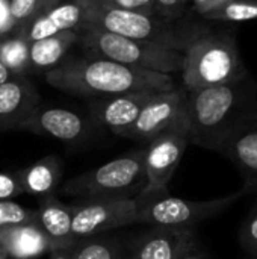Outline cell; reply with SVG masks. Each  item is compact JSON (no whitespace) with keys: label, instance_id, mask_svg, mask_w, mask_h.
Returning a JSON list of instances; mask_svg holds the SVG:
<instances>
[{"label":"cell","instance_id":"cell-1","mask_svg":"<svg viewBox=\"0 0 257 259\" xmlns=\"http://www.w3.org/2000/svg\"><path fill=\"white\" fill-rule=\"evenodd\" d=\"M188 141L220 152L247 123L257 118V85L251 76L218 87L186 91Z\"/></svg>","mask_w":257,"mask_h":259},{"label":"cell","instance_id":"cell-2","mask_svg":"<svg viewBox=\"0 0 257 259\" xmlns=\"http://www.w3.org/2000/svg\"><path fill=\"white\" fill-rule=\"evenodd\" d=\"M44 76L52 87L83 97H111L135 91L176 88L171 74L123 65L92 53L65 59Z\"/></svg>","mask_w":257,"mask_h":259},{"label":"cell","instance_id":"cell-3","mask_svg":"<svg viewBox=\"0 0 257 259\" xmlns=\"http://www.w3.org/2000/svg\"><path fill=\"white\" fill-rule=\"evenodd\" d=\"M183 90L218 87L250 76L233 32L203 30L183 52Z\"/></svg>","mask_w":257,"mask_h":259},{"label":"cell","instance_id":"cell-4","mask_svg":"<svg viewBox=\"0 0 257 259\" xmlns=\"http://www.w3.org/2000/svg\"><path fill=\"white\" fill-rule=\"evenodd\" d=\"M83 24L121 36L165 46L179 52H185L188 44L204 30L203 27L180 30L173 21L159 15L123 11L106 6L100 2H88Z\"/></svg>","mask_w":257,"mask_h":259},{"label":"cell","instance_id":"cell-5","mask_svg":"<svg viewBox=\"0 0 257 259\" xmlns=\"http://www.w3.org/2000/svg\"><path fill=\"white\" fill-rule=\"evenodd\" d=\"M77 32L79 44L86 53L98 55L123 65L164 74L182 71L183 52L148 41L121 36L86 24H83Z\"/></svg>","mask_w":257,"mask_h":259},{"label":"cell","instance_id":"cell-6","mask_svg":"<svg viewBox=\"0 0 257 259\" xmlns=\"http://www.w3.org/2000/svg\"><path fill=\"white\" fill-rule=\"evenodd\" d=\"M142 159V149L129 152L98 168L70 179L64 185V193L85 200L136 197L147 184Z\"/></svg>","mask_w":257,"mask_h":259},{"label":"cell","instance_id":"cell-7","mask_svg":"<svg viewBox=\"0 0 257 259\" xmlns=\"http://www.w3.org/2000/svg\"><path fill=\"white\" fill-rule=\"evenodd\" d=\"M245 193L247 188L211 200L173 197L168 191L139 193L136 196L138 223L150 225L153 228H194L197 223L224 212Z\"/></svg>","mask_w":257,"mask_h":259},{"label":"cell","instance_id":"cell-8","mask_svg":"<svg viewBox=\"0 0 257 259\" xmlns=\"http://www.w3.org/2000/svg\"><path fill=\"white\" fill-rule=\"evenodd\" d=\"M171 129L188 131L186 91L183 88L155 93L144 105L136 120L121 131L118 137L148 143L159 134Z\"/></svg>","mask_w":257,"mask_h":259},{"label":"cell","instance_id":"cell-9","mask_svg":"<svg viewBox=\"0 0 257 259\" xmlns=\"http://www.w3.org/2000/svg\"><path fill=\"white\" fill-rule=\"evenodd\" d=\"M71 212L74 240L138 225L136 197L82 200L71 206Z\"/></svg>","mask_w":257,"mask_h":259},{"label":"cell","instance_id":"cell-10","mask_svg":"<svg viewBox=\"0 0 257 259\" xmlns=\"http://www.w3.org/2000/svg\"><path fill=\"white\" fill-rule=\"evenodd\" d=\"M145 144L142 164L147 184L141 193H165L189 144L188 131L171 129Z\"/></svg>","mask_w":257,"mask_h":259},{"label":"cell","instance_id":"cell-11","mask_svg":"<svg viewBox=\"0 0 257 259\" xmlns=\"http://www.w3.org/2000/svg\"><path fill=\"white\" fill-rule=\"evenodd\" d=\"M92 126L95 124L91 121V118L88 120L74 111L39 105L18 127V131H26L59 140L62 143L76 144L89 137Z\"/></svg>","mask_w":257,"mask_h":259},{"label":"cell","instance_id":"cell-12","mask_svg":"<svg viewBox=\"0 0 257 259\" xmlns=\"http://www.w3.org/2000/svg\"><path fill=\"white\" fill-rule=\"evenodd\" d=\"M197 246L194 228H151L133 241L129 259H182Z\"/></svg>","mask_w":257,"mask_h":259},{"label":"cell","instance_id":"cell-13","mask_svg":"<svg viewBox=\"0 0 257 259\" xmlns=\"http://www.w3.org/2000/svg\"><path fill=\"white\" fill-rule=\"evenodd\" d=\"M159 91H135L111 97H97L89 102V115L94 124L108 127L118 135L139 115L144 105Z\"/></svg>","mask_w":257,"mask_h":259},{"label":"cell","instance_id":"cell-14","mask_svg":"<svg viewBox=\"0 0 257 259\" xmlns=\"http://www.w3.org/2000/svg\"><path fill=\"white\" fill-rule=\"evenodd\" d=\"M86 5L88 2L83 0H61L27 24L18 27L15 33L33 42L61 32L79 30L85 20Z\"/></svg>","mask_w":257,"mask_h":259},{"label":"cell","instance_id":"cell-15","mask_svg":"<svg viewBox=\"0 0 257 259\" xmlns=\"http://www.w3.org/2000/svg\"><path fill=\"white\" fill-rule=\"evenodd\" d=\"M39 105L38 90L26 76L11 77L0 85V131H18Z\"/></svg>","mask_w":257,"mask_h":259},{"label":"cell","instance_id":"cell-16","mask_svg":"<svg viewBox=\"0 0 257 259\" xmlns=\"http://www.w3.org/2000/svg\"><path fill=\"white\" fill-rule=\"evenodd\" d=\"M50 241L52 247L67 249L74 243L71 206L62 203L55 194L41 199L33 222Z\"/></svg>","mask_w":257,"mask_h":259},{"label":"cell","instance_id":"cell-17","mask_svg":"<svg viewBox=\"0 0 257 259\" xmlns=\"http://www.w3.org/2000/svg\"><path fill=\"white\" fill-rule=\"evenodd\" d=\"M241 171L247 191L257 190V118L241 127L220 150Z\"/></svg>","mask_w":257,"mask_h":259},{"label":"cell","instance_id":"cell-18","mask_svg":"<svg viewBox=\"0 0 257 259\" xmlns=\"http://www.w3.org/2000/svg\"><path fill=\"white\" fill-rule=\"evenodd\" d=\"M0 246L9 259H35L50 250V241L35 223L0 231Z\"/></svg>","mask_w":257,"mask_h":259},{"label":"cell","instance_id":"cell-19","mask_svg":"<svg viewBox=\"0 0 257 259\" xmlns=\"http://www.w3.org/2000/svg\"><path fill=\"white\" fill-rule=\"evenodd\" d=\"M23 193L45 197L55 193L62 178V162L58 156H45L17 171Z\"/></svg>","mask_w":257,"mask_h":259},{"label":"cell","instance_id":"cell-20","mask_svg":"<svg viewBox=\"0 0 257 259\" xmlns=\"http://www.w3.org/2000/svg\"><path fill=\"white\" fill-rule=\"evenodd\" d=\"M79 42L77 30H67L30 42V70L32 73L48 71L62 62L67 52Z\"/></svg>","mask_w":257,"mask_h":259},{"label":"cell","instance_id":"cell-21","mask_svg":"<svg viewBox=\"0 0 257 259\" xmlns=\"http://www.w3.org/2000/svg\"><path fill=\"white\" fill-rule=\"evenodd\" d=\"M0 62L12 76H26L30 70V42L18 33L0 36Z\"/></svg>","mask_w":257,"mask_h":259},{"label":"cell","instance_id":"cell-22","mask_svg":"<svg viewBox=\"0 0 257 259\" xmlns=\"http://www.w3.org/2000/svg\"><path fill=\"white\" fill-rule=\"evenodd\" d=\"M68 250L73 259H121L120 240L103 234L74 240Z\"/></svg>","mask_w":257,"mask_h":259},{"label":"cell","instance_id":"cell-23","mask_svg":"<svg viewBox=\"0 0 257 259\" xmlns=\"http://www.w3.org/2000/svg\"><path fill=\"white\" fill-rule=\"evenodd\" d=\"M208 21L247 23L257 20V0H226L214 11L203 15Z\"/></svg>","mask_w":257,"mask_h":259},{"label":"cell","instance_id":"cell-24","mask_svg":"<svg viewBox=\"0 0 257 259\" xmlns=\"http://www.w3.org/2000/svg\"><path fill=\"white\" fill-rule=\"evenodd\" d=\"M59 2L61 0H9V11L18 29Z\"/></svg>","mask_w":257,"mask_h":259},{"label":"cell","instance_id":"cell-25","mask_svg":"<svg viewBox=\"0 0 257 259\" xmlns=\"http://www.w3.org/2000/svg\"><path fill=\"white\" fill-rule=\"evenodd\" d=\"M36 209L24 208L12 200H0V231L35 222Z\"/></svg>","mask_w":257,"mask_h":259},{"label":"cell","instance_id":"cell-26","mask_svg":"<svg viewBox=\"0 0 257 259\" xmlns=\"http://www.w3.org/2000/svg\"><path fill=\"white\" fill-rule=\"evenodd\" d=\"M98 2L106 5V6L123 9V11L141 12V14H148V15H159L156 11L155 0H98Z\"/></svg>","mask_w":257,"mask_h":259},{"label":"cell","instance_id":"cell-27","mask_svg":"<svg viewBox=\"0 0 257 259\" xmlns=\"http://www.w3.org/2000/svg\"><path fill=\"white\" fill-rule=\"evenodd\" d=\"M158 14L170 21L182 18L186 14L188 0H155Z\"/></svg>","mask_w":257,"mask_h":259},{"label":"cell","instance_id":"cell-28","mask_svg":"<svg viewBox=\"0 0 257 259\" xmlns=\"http://www.w3.org/2000/svg\"><path fill=\"white\" fill-rule=\"evenodd\" d=\"M23 193L17 171H0V200H11Z\"/></svg>","mask_w":257,"mask_h":259},{"label":"cell","instance_id":"cell-29","mask_svg":"<svg viewBox=\"0 0 257 259\" xmlns=\"http://www.w3.org/2000/svg\"><path fill=\"white\" fill-rule=\"evenodd\" d=\"M241 241L244 247L257 256V208L253 211V214L247 219L245 225L241 231Z\"/></svg>","mask_w":257,"mask_h":259},{"label":"cell","instance_id":"cell-30","mask_svg":"<svg viewBox=\"0 0 257 259\" xmlns=\"http://www.w3.org/2000/svg\"><path fill=\"white\" fill-rule=\"evenodd\" d=\"M17 32V24L12 20L9 11V0H0V36H6Z\"/></svg>","mask_w":257,"mask_h":259},{"label":"cell","instance_id":"cell-31","mask_svg":"<svg viewBox=\"0 0 257 259\" xmlns=\"http://www.w3.org/2000/svg\"><path fill=\"white\" fill-rule=\"evenodd\" d=\"M191 2H192L194 11L203 17V15H206L208 12H211V11H214L215 8H218L220 5H223L226 0H191Z\"/></svg>","mask_w":257,"mask_h":259},{"label":"cell","instance_id":"cell-32","mask_svg":"<svg viewBox=\"0 0 257 259\" xmlns=\"http://www.w3.org/2000/svg\"><path fill=\"white\" fill-rule=\"evenodd\" d=\"M50 253V259H73L68 247L67 249H62V247H52L48 250Z\"/></svg>","mask_w":257,"mask_h":259},{"label":"cell","instance_id":"cell-33","mask_svg":"<svg viewBox=\"0 0 257 259\" xmlns=\"http://www.w3.org/2000/svg\"><path fill=\"white\" fill-rule=\"evenodd\" d=\"M11 77H14V76H12V74L8 71V68L0 62V85H2V83H5L6 80H9Z\"/></svg>","mask_w":257,"mask_h":259},{"label":"cell","instance_id":"cell-34","mask_svg":"<svg viewBox=\"0 0 257 259\" xmlns=\"http://www.w3.org/2000/svg\"><path fill=\"white\" fill-rule=\"evenodd\" d=\"M182 259H204V256H203L198 250H195V252H192V253H189V255L183 256Z\"/></svg>","mask_w":257,"mask_h":259},{"label":"cell","instance_id":"cell-35","mask_svg":"<svg viewBox=\"0 0 257 259\" xmlns=\"http://www.w3.org/2000/svg\"><path fill=\"white\" fill-rule=\"evenodd\" d=\"M0 259H9L8 258V255H6V252L2 249V246H0Z\"/></svg>","mask_w":257,"mask_h":259},{"label":"cell","instance_id":"cell-36","mask_svg":"<svg viewBox=\"0 0 257 259\" xmlns=\"http://www.w3.org/2000/svg\"><path fill=\"white\" fill-rule=\"evenodd\" d=\"M83 2H98V0H83Z\"/></svg>","mask_w":257,"mask_h":259}]
</instances>
